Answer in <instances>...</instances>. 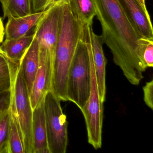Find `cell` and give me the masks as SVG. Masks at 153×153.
Wrapping results in <instances>:
<instances>
[{
  "label": "cell",
  "mask_w": 153,
  "mask_h": 153,
  "mask_svg": "<svg viewBox=\"0 0 153 153\" xmlns=\"http://www.w3.org/2000/svg\"><path fill=\"white\" fill-rule=\"evenodd\" d=\"M103 42L130 84L139 85L147 68L142 58L144 38L131 24L118 0H92Z\"/></svg>",
  "instance_id": "6da1fadb"
},
{
  "label": "cell",
  "mask_w": 153,
  "mask_h": 153,
  "mask_svg": "<svg viewBox=\"0 0 153 153\" xmlns=\"http://www.w3.org/2000/svg\"><path fill=\"white\" fill-rule=\"evenodd\" d=\"M85 26L74 14L68 0L64 1L52 72L51 91L61 101H68V73L79 42L84 37Z\"/></svg>",
  "instance_id": "7a4b0ae2"
},
{
  "label": "cell",
  "mask_w": 153,
  "mask_h": 153,
  "mask_svg": "<svg viewBox=\"0 0 153 153\" xmlns=\"http://www.w3.org/2000/svg\"><path fill=\"white\" fill-rule=\"evenodd\" d=\"M91 86L89 51L84 36L79 42L69 69L67 82L68 101L74 103L81 110L89 97Z\"/></svg>",
  "instance_id": "3957f363"
},
{
  "label": "cell",
  "mask_w": 153,
  "mask_h": 153,
  "mask_svg": "<svg viewBox=\"0 0 153 153\" xmlns=\"http://www.w3.org/2000/svg\"><path fill=\"white\" fill-rule=\"evenodd\" d=\"M9 61L11 74L10 103L14 106L19 122L26 153H33L32 131L33 110L29 92L21 74L19 63Z\"/></svg>",
  "instance_id": "277c9868"
},
{
  "label": "cell",
  "mask_w": 153,
  "mask_h": 153,
  "mask_svg": "<svg viewBox=\"0 0 153 153\" xmlns=\"http://www.w3.org/2000/svg\"><path fill=\"white\" fill-rule=\"evenodd\" d=\"M85 39L89 51L91 67V86L90 95L85 104L80 111L85 118L87 132L88 141L95 149L102 146V133L103 120V104L100 97L91 44L87 30H86Z\"/></svg>",
  "instance_id": "5b68a950"
},
{
  "label": "cell",
  "mask_w": 153,
  "mask_h": 153,
  "mask_svg": "<svg viewBox=\"0 0 153 153\" xmlns=\"http://www.w3.org/2000/svg\"><path fill=\"white\" fill-rule=\"evenodd\" d=\"M47 142L50 153H65L68 147V122L60 100L51 91L44 99Z\"/></svg>",
  "instance_id": "8992f818"
},
{
  "label": "cell",
  "mask_w": 153,
  "mask_h": 153,
  "mask_svg": "<svg viewBox=\"0 0 153 153\" xmlns=\"http://www.w3.org/2000/svg\"><path fill=\"white\" fill-rule=\"evenodd\" d=\"M39 47V68L29 95L33 110L44 101L46 94L51 91L52 57L47 49Z\"/></svg>",
  "instance_id": "52a82bcc"
},
{
  "label": "cell",
  "mask_w": 153,
  "mask_h": 153,
  "mask_svg": "<svg viewBox=\"0 0 153 153\" xmlns=\"http://www.w3.org/2000/svg\"><path fill=\"white\" fill-rule=\"evenodd\" d=\"M129 21L143 38L153 39V29L150 16L138 0H118Z\"/></svg>",
  "instance_id": "ba28073f"
},
{
  "label": "cell",
  "mask_w": 153,
  "mask_h": 153,
  "mask_svg": "<svg viewBox=\"0 0 153 153\" xmlns=\"http://www.w3.org/2000/svg\"><path fill=\"white\" fill-rule=\"evenodd\" d=\"M93 55L95 71L100 97L104 102L106 96L105 68L106 60L103 49V42L101 36L96 34L93 30L92 25H86Z\"/></svg>",
  "instance_id": "9c48e42d"
},
{
  "label": "cell",
  "mask_w": 153,
  "mask_h": 153,
  "mask_svg": "<svg viewBox=\"0 0 153 153\" xmlns=\"http://www.w3.org/2000/svg\"><path fill=\"white\" fill-rule=\"evenodd\" d=\"M45 11L25 16L8 19L5 28L6 39H18L30 34L43 16Z\"/></svg>",
  "instance_id": "30bf717a"
},
{
  "label": "cell",
  "mask_w": 153,
  "mask_h": 153,
  "mask_svg": "<svg viewBox=\"0 0 153 153\" xmlns=\"http://www.w3.org/2000/svg\"><path fill=\"white\" fill-rule=\"evenodd\" d=\"M43 102L33 110L32 131L33 153H50L47 142Z\"/></svg>",
  "instance_id": "8fae6325"
},
{
  "label": "cell",
  "mask_w": 153,
  "mask_h": 153,
  "mask_svg": "<svg viewBox=\"0 0 153 153\" xmlns=\"http://www.w3.org/2000/svg\"><path fill=\"white\" fill-rule=\"evenodd\" d=\"M39 65V44L37 39L34 37L32 44L19 63L21 74L27 87L29 95L32 91Z\"/></svg>",
  "instance_id": "7c38bea8"
},
{
  "label": "cell",
  "mask_w": 153,
  "mask_h": 153,
  "mask_svg": "<svg viewBox=\"0 0 153 153\" xmlns=\"http://www.w3.org/2000/svg\"><path fill=\"white\" fill-rule=\"evenodd\" d=\"M34 37V33L18 39H6L0 45V52L7 59L15 63H19L30 47Z\"/></svg>",
  "instance_id": "4fadbf2b"
},
{
  "label": "cell",
  "mask_w": 153,
  "mask_h": 153,
  "mask_svg": "<svg viewBox=\"0 0 153 153\" xmlns=\"http://www.w3.org/2000/svg\"><path fill=\"white\" fill-rule=\"evenodd\" d=\"M8 126L9 153H26L24 138L14 106L10 103Z\"/></svg>",
  "instance_id": "5bb4252c"
},
{
  "label": "cell",
  "mask_w": 153,
  "mask_h": 153,
  "mask_svg": "<svg viewBox=\"0 0 153 153\" xmlns=\"http://www.w3.org/2000/svg\"><path fill=\"white\" fill-rule=\"evenodd\" d=\"M3 18H17L33 13V0H0Z\"/></svg>",
  "instance_id": "9a60e30c"
},
{
  "label": "cell",
  "mask_w": 153,
  "mask_h": 153,
  "mask_svg": "<svg viewBox=\"0 0 153 153\" xmlns=\"http://www.w3.org/2000/svg\"><path fill=\"white\" fill-rule=\"evenodd\" d=\"M78 20L85 25H92L96 12L92 0H68Z\"/></svg>",
  "instance_id": "2e32d148"
},
{
  "label": "cell",
  "mask_w": 153,
  "mask_h": 153,
  "mask_svg": "<svg viewBox=\"0 0 153 153\" xmlns=\"http://www.w3.org/2000/svg\"><path fill=\"white\" fill-rule=\"evenodd\" d=\"M11 74L9 61L0 52V93L10 90Z\"/></svg>",
  "instance_id": "e0dca14e"
},
{
  "label": "cell",
  "mask_w": 153,
  "mask_h": 153,
  "mask_svg": "<svg viewBox=\"0 0 153 153\" xmlns=\"http://www.w3.org/2000/svg\"><path fill=\"white\" fill-rule=\"evenodd\" d=\"M9 110L8 109L0 114V153H9Z\"/></svg>",
  "instance_id": "ac0fdd59"
},
{
  "label": "cell",
  "mask_w": 153,
  "mask_h": 153,
  "mask_svg": "<svg viewBox=\"0 0 153 153\" xmlns=\"http://www.w3.org/2000/svg\"><path fill=\"white\" fill-rule=\"evenodd\" d=\"M142 58L147 68L153 67V39L146 38L142 52Z\"/></svg>",
  "instance_id": "d6986e66"
},
{
  "label": "cell",
  "mask_w": 153,
  "mask_h": 153,
  "mask_svg": "<svg viewBox=\"0 0 153 153\" xmlns=\"http://www.w3.org/2000/svg\"><path fill=\"white\" fill-rule=\"evenodd\" d=\"M65 0H33V13L43 12Z\"/></svg>",
  "instance_id": "ffe728a7"
},
{
  "label": "cell",
  "mask_w": 153,
  "mask_h": 153,
  "mask_svg": "<svg viewBox=\"0 0 153 153\" xmlns=\"http://www.w3.org/2000/svg\"><path fill=\"white\" fill-rule=\"evenodd\" d=\"M144 101L148 107L151 110L153 109V80L146 83L143 87Z\"/></svg>",
  "instance_id": "44dd1931"
},
{
  "label": "cell",
  "mask_w": 153,
  "mask_h": 153,
  "mask_svg": "<svg viewBox=\"0 0 153 153\" xmlns=\"http://www.w3.org/2000/svg\"><path fill=\"white\" fill-rule=\"evenodd\" d=\"M10 97V90L0 93V114L9 108Z\"/></svg>",
  "instance_id": "7402d4cb"
},
{
  "label": "cell",
  "mask_w": 153,
  "mask_h": 153,
  "mask_svg": "<svg viewBox=\"0 0 153 153\" xmlns=\"http://www.w3.org/2000/svg\"><path fill=\"white\" fill-rule=\"evenodd\" d=\"M5 35V30L4 25L1 18H0V45L3 42L4 36Z\"/></svg>",
  "instance_id": "603a6c76"
},
{
  "label": "cell",
  "mask_w": 153,
  "mask_h": 153,
  "mask_svg": "<svg viewBox=\"0 0 153 153\" xmlns=\"http://www.w3.org/2000/svg\"><path fill=\"white\" fill-rule=\"evenodd\" d=\"M138 1H139L140 5L142 6L143 9H144L145 11L148 12L147 9L146 7V0H138Z\"/></svg>",
  "instance_id": "cb8c5ba5"
}]
</instances>
